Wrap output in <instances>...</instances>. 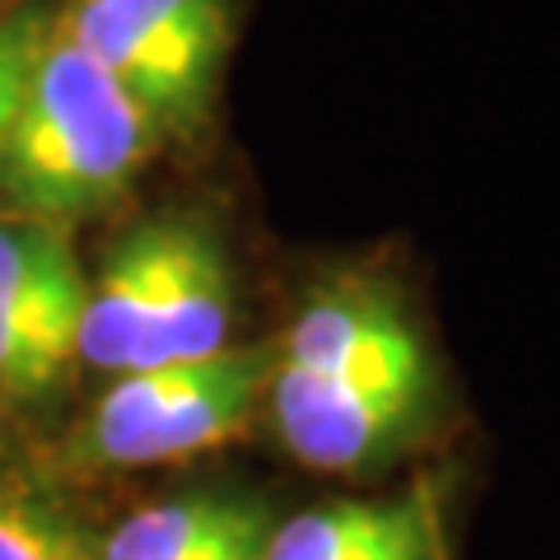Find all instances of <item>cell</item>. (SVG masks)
<instances>
[{
    "label": "cell",
    "instance_id": "obj_1",
    "mask_svg": "<svg viewBox=\"0 0 560 560\" xmlns=\"http://www.w3.org/2000/svg\"><path fill=\"white\" fill-rule=\"evenodd\" d=\"M434 370L393 290L337 280L294 318L271 374L285 448L308 467L350 471L393 448L430 407Z\"/></svg>",
    "mask_w": 560,
    "mask_h": 560
},
{
    "label": "cell",
    "instance_id": "obj_2",
    "mask_svg": "<svg viewBox=\"0 0 560 560\" xmlns=\"http://www.w3.org/2000/svg\"><path fill=\"white\" fill-rule=\"evenodd\" d=\"M154 121L66 28H51L0 145V201L38 224L113 206L145 164Z\"/></svg>",
    "mask_w": 560,
    "mask_h": 560
},
{
    "label": "cell",
    "instance_id": "obj_3",
    "mask_svg": "<svg viewBox=\"0 0 560 560\" xmlns=\"http://www.w3.org/2000/svg\"><path fill=\"white\" fill-rule=\"evenodd\" d=\"M234 290L210 230L150 220L131 230L84 290L80 360L103 374L206 360L230 346Z\"/></svg>",
    "mask_w": 560,
    "mask_h": 560
},
{
    "label": "cell",
    "instance_id": "obj_4",
    "mask_svg": "<svg viewBox=\"0 0 560 560\" xmlns=\"http://www.w3.org/2000/svg\"><path fill=\"white\" fill-rule=\"evenodd\" d=\"M276 350L224 346L206 360L150 364L117 374L84 430V453L113 467H145L206 453L248 425L271 388Z\"/></svg>",
    "mask_w": 560,
    "mask_h": 560
},
{
    "label": "cell",
    "instance_id": "obj_5",
    "mask_svg": "<svg viewBox=\"0 0 560 560\" xmlns=\"http://www.w3.org/2000/svg\"><path fill=\"white\" fill-rule=\"evenodd\" d=\"M164 131H197L230 47L224 0H75L61 24Z\"/></svg>",
    "mask_w": 560,
    "mask_h": 560
},
{
    "label": "cell",
    "instance_id": "obj_6",
    "mask_svg": "<svg viewBox=\"0 0 560 560\" xmlns=\"http://www.w3.org/2000/svg\"><path fill=\"white\" fill-rule=\"evenodd\" d=\"M84 280L57 224H0V393L38 397L80 355Z\"/></svg>",
    "mask_w": 560,
    "mask_h": 560
},
{
    "label": "cell",
    "instance_id": "obj_7",
    "mask_svg": "<svg viewBox=\"0 0 560 560\" xmlns=\"http://www.w3.org/2000/svg\"><path fill=\"white\" fill-rule=\"evenodd\" d=\"M267 528H271L267 510H257L248 500L191 495V500L150 504V510L121 518L94 560H201L210 551L230 547V541H243Z\"/></svg>",
    "mask_w": 560,
    "mask_h": 560
},
{
    "label": "cell",
    "instance_id": "obj_8",
    "mask_svg": "<svg viewBox=\"0 0 560 560\" xmlns=\"http://www.w3.org/2000/svg\"><path fill=\"white\" fill-rule=\"evenodd\" d=\"M430 495L407 500H337L323 510H308L300 518L280 523L267 537L261 560H360L388 541L401 523L425 510Z\"/></svg>",
    "mask_w": 560,
    "mask_h": 560
},
{
    "label": "cell",
    "instance_id": "obj_9",
    "mask_svg": "<svg viewBox=\"0 0 560 560\" xmlns=\"http://www.w3.org/2000/svg\"><path fill=\"white\" fill-rule=\"evenodd\" d=\"M75 523L51 504L20 495V490H0V560H94Z\"/></svg>",
    "mask_w": 560,
    "mask_h": 560
},
{
    "label": "cell",
    "instance_id": "obj_10",
    "mask_svg": "<svg viewBox=\"0 0 560 560\" xmlns=\"http://www.w3.org/2000/svg\"><path fill=\"white\" fill-rule=\"evenodd\" d=\"M51 28L57 24L38 10H20V14L0 20V145H5V136L14 127V113H20V103H24L28 75L43 57Z\"/></svg>",
    "mask_w": 560,
    "mask_h": 560
},
{
    "label": "cell",
    "instance_id": "obj_11",
    "mask_svg": "<svg viewBox=\"0 0 560 560\" xmlns=\"http://www.w3.org/2000/svg\"><path fill=\"white\" fill-rule=\"evenodd\" d=\"M434 556H440V514H434V504L425 500V510L407 518L388 541H378V547L364 551L360 560H434Z\"/></svg>",
    "mask_w": 560,
    "mask_h": 560
},
{
    "label": "cell",
    "instance_id": "obj_12",
    "mask_svg": "<svg viewBox=\"0 0 560 560\" xmlns=\"http://www.w3.org/2000/svg\"><path fill=\"white\" fill-rule=\"evenodd\" d=\"M267 537H271V528L243 537V541H230V547L210 551V556H201V560H261V551H267Z\"/></svg>",
    "mask_w": 560,
    "mask_h": 560
}]
</instances>
